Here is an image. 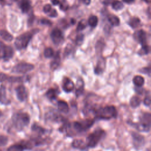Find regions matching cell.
<instances>
[{
    "label": "cell",
    "mask_w": 151,
    "mask_h": 151,
    "mask_svg": "<svg viewBox=\"0 0 151 151\" xmlns=\"http://www.w3.org/2000/svg\"><path fill=\"white\" fill-rule=\"evenodd\" d=\"M10 102V100H9L6 97L5 86L1 85L0 86V103L2 104H9Z\"/></svg>",
    "instance_id": "cell-16"
},
{
    "label": "cell",
    "mask_w": 151,
    "mask_h": 151,
    "mask_svg": "<svg viewBox=\"0 0 151 151\" xmlns=\"http://www.w3.org/2000/svg\"><path fill=\"white\" fill-rule=\"evenodd\" d=\"M34 65L27 63H20L15 65L12 69V72L17 74H25L33 70Z\"/></svg>",
    "instance_id": "cell-7"
},
{
    "label": "cell",
    "mask_w": 151,
    "mask_h": 151,
    "mask_svg": "<svg viewBox=\"0 0 151 151\" xmlns=\"http://www.w3.org/2000/svg\"><path fill=\"white\" fill-rule=\"evenodd\" d=\"M48 15L50 17H55L57 15V12L54 9H52L51 11L48 13Z\"/></svg>",
    "instance_id": "cell-40"
},
{
    "label": "cell",
    "mask_w": 151,
    "mask_h": 151,
    "mask_svg": "<svg viewBox=\"0 0 151 151\" xmlns=\"http://www.w3.org/2000/svg\"><path fill=\"white\" fill-rule=\"evenodd\" d=\"M88 24L92 28L96 27L98 24V18L95 15L90 17L88 19Z\"/></svg>",
    "instance_id": "cell-28"
},
{
    "label": "cell",
    "mask_w": 151,
    "mask_h": 151,
    "mask_svg": "<svg viewBox=\"0 0 151 151\" xmlns=\"http://www.w3.org/2000/svg\"><path fill=\"white\" fill-rule=\"evenodd\" d=\"M86 27V22L84 20H81V21H80L77 25V31H80L83 30Z\"/></svg>",
    "instance_id": "cell-34"
},
{
    "label": "cell",
    "mask_w": 151,
    "mask_h": 151,
    "mask_svg": "<svg viewBox=\"0 0 151 151\" xmlns=\"http://www.w3.org/2000/svg\"><path fill=\"white\" fill-rule=\"evenodd\" d=\"M128 123L134 126L140 132H149L150 130L151 115L149 113H145L139 117V122L138 123Z\"/></svg>",
    "instance_id": "cell-4"
},
{
    "label": "cell",
    "mask_w": 151,
    "mask_h": 151,
    "mask_svg": "<svg viewBox=\"0 0 151 151\" xmlns=\"http://www.w3.org/2000/svg\"><path fill=\"white\" fill-rule=\"evenodd\" d=\"M32 130L35 132H37L38 133H40V134H44L45 132V130L42 128V127L37 125V124H34L32 126V128H31Z\"/></svg>",
    "instance_id": "cell-31"
},
{
    "label": "cell",
    "mask_w": 151,
    "mask_h": 151,
    "mask_svg": "<svg viewBox=\"0 0 151 151\" xmlns=\"http://www.w3.org/2000/svg\"><path fill=\"white\" fill-rule=\"evenodd\" d=\"M143 1H145V2H146V3H150L151 0H143Z\"/></svg>",
    "instance_id": "cell-45"
},
{
    "label": "cell",
    "mask_w": 151,
    "mask_h": 151,
    "mask_svg": "<svg viewBox=\"0 0 151 151\" xmlns=\"http://www.w3.org/2000/svg\"><path fill=\"white\" fill-rule=\"evenodd\" d=\"M108 21L112 26H118L120 24L119 18L114 15H110L108 17Z\"/></svg>",
    "instance_id": "cell-25"
},
{
    "label": "cell",
    "mask_w": 151,
    "mask_h": 151,
    "mask_svg": "<svg viewBox=\"0 0 151 151\" xmlns=\"http://www.w3.org/2000/svg\"><path fill=\"white\" fill-rule=\"evenodd\" d=\"M19 8L23 13H27L31 8L29 1L28 0H21L19 2Z\"/></svg>",
    "instance_id": "cell-20"
},
{
    "label": "cell",
    "mask_w": 151,
    "mask_h": 151,
    "mask_svg": "<svg viewBox=\"0 0 151 151\" xmlns=\"http://www.w3.org/2000/svg\"><path fill=\"white\" fill-rule=\"evenodd\" d=\"M0 1H2H2H4V0H0Z\"/></svg>",
    "instance_id": "cell-48"
},
{
    "label": "cell",
    "mask_w": 151,
    "mask_h": 151,
    "mask_svg": "<svg viewBox=\"0 0 151 151\" xmlns=\"http://www.w3.org/2000/svg\"><path fill=\"white\" fill-rule=\"evenodd\" d=\"M51 2L52 3V4L54 5H57L60 4L59 0H51Z\"/></svg>",
    "instance_id": "cell-42"
},
{
    "label": "cell",
    "mask_w": 151,
    "mask_h": 151,
    "mask_svg": "<svg viewBox=\"0 0 151 151\" xmlns=\"http://www.w3.org/2000/svg\"><path fill=\"white\" fill-rule=\"evenodd\" d=\"M17 1V0H10L11 2H15V1Z\"/></svg>",
    "instance_id": "cell-46"
},
{
    "label": "cell",
    "mask_w": 151,
    "mask_h": 151,
    "mask_svg": "<svg viewBox=\"0 0 151 151\" xmlns=\"http://www.w3.org/2000/svg\"><path fill=\"white\" fill-rule=\"evenodd\" d=\"M1 115H2V113H1V111H0V116H1Z\"/></svg>",
    "instance_id": "cell-47"
},
{
    "label": "cell",
    "mask_w": 151,
    "mask_h": 151,
    "mask_svg": "<svg viewBox=\"0 0 151 151\" xmlns=\"http://www.w3.org/2000/svg\"><path fill=\"white\" fill-rule=\"evenodd\" d=\"M38 31V29H32L30 31L26 32L17 37L15 39L14 44L18 50L25 49L27 47L29 42L35 34Z\"/></svg>",
    "instance_id": "cell-2"
},
{
    "label": "cell",
    "mask_w": 151,
    "mask_h": 151,
    "mask_svg": "<svg viewBox=\"0 0 151 151\" xmlns=\"http://www.w3.org/2000/svg\"><path fill=\"white\" fill-rule=\"evenodd\" d=\"M40 22L42 24H44V25H49V26L52 25V22L50 20L47 19H44V18L42 19H41Z\"/></svg>",
    "instance_id": "cell-39"
},
{
    "label": "cell",
    "mask_w": 151,
    "mask_h": 151,
    "mask_svg": "<svg viewBox=\"0 0 151 151\" xmlns=\"http://www.w3.org/2000/svg\"><path fill=\"white\" fill-rule=\"evenodd\" d=\"M60 9L63 10V11H65L68 9V5H66V3L65 4H62L61 5H60Z\"/></svg>",
    "instance_id": "cell-41"
},
{
    "label": "cell",
    "mask_w": 151,
    "mask_h": 151,
    "mask_svg": "<svg viewBox=\"0 0 151 151\" xmlns=\"http://www.w3.org/2000/svg\"><path fill=\"white\" fill-rule=\"evenodd\" d=\"M149 51H150L149 46L147 44H145V45H142V47H141L140 50L139 51L138 54L140 55H143L149 54Z\"/></svg>",
    "instance_id": "cell-30"
},
{
    "label": "cell",
    "mask_w": 151,
    "mask_h": 151,
    "mask_svg": "<svg viewBox=\"0 0 151 151\" xmlns=\"http://www.w3.org/2000/svg\"><path fill=\"white\" fill-rule=\"evenodd\" d=\"M62 88L64 91L70 93L74 89L75 85L71 80L68 77H65L63 81Z\"/></svg>",
    "instance_id": "cell-14"
},
{
    "label": "cell",
    "mask_w": 151,
    "mask_h": 151,
    "mask_svg": "<svg viewBox=\"0 0 151 151\" xmlns=\"http://www.w3.org/2000/svg\"><path fill=\"white\" fill-rule=\"evenodd\" d=\"M140 72H142L144 74H147L149 76H150V66H149L147 67L143 68L142 69H141Z\"/></svg>",
    "instance_id": "cell-36"
},
{
    "label": "cell",
    "mask_w": 151,
    "mask_h": 151,
    "mask_svg": "<svg viewBox=\"0 0 151 151\" xmlns=\"http://www.w3.org/2000/svg\"><path fill=\"white\" fill-rule=\"evenodd\" d=\"M122 1L126 4H132L134 1V0H122Z\"/></svg>",
    "instance_id": "cell-43"
},
{
    "label": "cell",
    "mask_w": 151,
    "mask_h": 151,
    "mask_svg": "<svg viewBox=\"0 0 151 151\" xmlns=\"http://www.w3.org/2000/svg\"><path fill=\"white\" fill-rule=\"evenodd\" d=\"M132 138H133V143L134 146L136 149H139L145 145V140L143 136L140 135V134L135 132H133L132 133Z\"/></svg>",
    "instance_id": "cell-11"
},
{
    "label": "cell",
    "mask_w": 151,
    "mask_h": 151,
    "mask_svg": "<svg viewBox=\"0 0 151 151\" xmlns=\"http://www.w3.org/2000/svg\"><path fill=\"white\" fill-rule=\"evenodd\" d=\"M133 84L137 87H142L145 83V79L141 76H136L133 78Z\"/></svg>",
    "instance_id": "cell-22"
},
{
    "label": "cell",
    "mask_w": 151,
    "mask_h": 151,
    "mask_svg": "<svg viewBox=\"0 0 151 151\" xmlns=\"http://www.w3.org/2000/svg\"><path fill=\"white\" fill-rule=\"evenodd\" d=\"M71 145L73 147L79 149H85L87 147L86 144H84V142L80 139H76L73 140Z\"/></svg>",
    "instance_id": "cell-21"
},
{
    "label": "cell",
    "mask_w": 151,
    "mask_h": 151,
    "mask_svg": "<svg viewBox=\"0 0 151 151\" xmlns=\"http://www.w3.org/2000/svg\"><path fill=\"white\" fill-rule=\"evenodd\" d=\"M84 88V83L81 78H79L77 81L76 85V95L77 97L80 96L83 92Z\"/></svg>",
    "instance_id": "cell-17"
},
{
    "label": "cell",
    "mask_w": 151,
    "mask_h": 151,
    "mask_svg": "<svg viewBox=\"0 0 151 151\" xmlns=\"http://www.w3.org/2000/svg\"><path fill=\"white\" fill-rule=\"evenodd\" d=\"M128 24L131 28H136L140 24V20L137 17H133L129 21Z\"/></svg>",
    "instance_id": "cell-26"
},
{
    "label": "cell",
    "mask_w": 151,
    "mask_h": 151,
    "mask_svg": "<svg viewBox=\"0 0 151 151\" xmlns=\"http://www.w3.org/2000/svg\"><path fill=\"white\" fill-rule=\"evenodd\" d=\"M12 120L15 128L18 131H21L28 125L30 118L26 113H17L12 116Z\"/></svg>",
    "instance_id": "cell-3"
},
{
    "label": "cell",
    "mask_w": 151,
    "mask_h": 151,
    "mask_svg": "<svg viewBox=\"0 0 151 151\" xmlns=\"http://www.w3.org/2000/svg\"><path fill=\"white\" fill-rule=\"evenodd\" d=\"M0 36L6 41H11L13 40V36L7 31L4 29L0 31Z\"/></svg>",
    "instance_id": "cell-24"
},
{
    "label": "cell",
    "mask_w": 151,
    "mask_h": 151,
    "mask_svg": "<svg viewBox=\"0 0 151 151\" xmlns=\"http://www.w3.org/2000/svg\"><path fill=\"white\" fill-rule=\"evenodd\" d=\"M92 111L96 117L103 120H110L117 116V111L114 106H106L98 109L94 107Z\"/></svg>",
    "instance_id": "cell-1"
},
{
    "label": "cell",
    "mask_w": 151,
    "mask_h": 151,
    "mask_svg": "<svg viewBox=\"0 0 151 151\" xmlns=\"http://www.w3.org/2000/svg\"><path fill=\"white\" fill-rule=\"evenodd\" d=\"M45 95H46L48 99H50L51 100H55L57 98V92L54 88H50L46 92Z\"/></svg>",
    "instance_id": "cell-27"
},
{
    "label": "cell",
    "mask_w": 151,
    "mask_h": 151,
    "mask_svg": "<svg viewBox=\"0 0 151 151\" xmlns=\"http://www.w3.org/2000/svg\"><path fill=\"white\" fill-rule=\"evenodd\" d=\"M130 104L133 108L137 107L141 104V99L138 96H134L131 98L130 100Z\"/></svg>",
    "instance_id": "cell-23"
},
{
    "label": "cell",
    "mask_w": 151,
    "mask_h": 151,
    "mask_svg": "<svg viewBox=\"0 0 151 151\" xmlns=\"http://www.w3.org/2000/svg\"><path fill=\"white\" fill-rule=\"evenodd\" d=\"M81 1L86 5H89L91 1V0H81Z\"/></svg>",
    "instance_id": "cell-44"
},
{
    "label": "cell",
    "mask_w": 151,
    "mask_h": 151,
    "mask_svg": "<svg viewBox=\"0 0 151 151\" xmlns=\"http://www.w3.org/2000/svg\"><path fill=\"white\" fill-rule=\"evenodd\" d=\"M134 39L141 45L147 44V35L146 32L143 29H139L136 31L133 35Z\"/></svg>",
    "instance_id": "cell-10"
},
{
    "label": "cell",
    "mask_w": 151,
    "mask_h": 151,
    "mask_svg": "<svg viewBox=\"0 0 151 151\" xmlns=\"http://www.w3.org/2000/svg\"><path fill=\"white\" fill-rule=\"evenodd\" d=\"M51 9H52L51 6L50 4H46L45 5H44L43 8V11L45 14H48L51 11Z\"/></svg>",
    "instance_id": "cell-37"
},
{
    "label": "cell",
    "mask_w": 151,
    "mask_h": 151,
    "mask_svg": "<svg viewBox=\"0 0 151 151\" xmlns=\"http://www.w3.org/2000/svg\"><path fill=\"white\" fill-rule=\"evenodd\" d=\"M50 36L52 42L56 45H58L61 43L64 40V36L62 31L57 28H55L52 30Z\"/></svg>",
    "instance_id": "cell-9"
},
{
    "label": "cell",
    "mask_w": 151,
    "mask_h": 151,
    "mask_svg": "<svg viewBox=\"0 0 151 151\" xmlns=\"http://www.w3.org/2000/svg\"><path fill=\"white\" fill-rule=\"evenodd\" d=\"M8 142L7 137L4 135H0V146H5Z\"/></svg>",
    "instance_id": "cell-35"
},
{
    "label": "cell",
    "mask_w": 151,
    "mask_h": 151,
    "mask_svg": "<svg viewBox=\"0 0 151 151\" xmlns=\"http://www.w3.org/2000/svg\"><path fill=\"white\" fill-rule=\"evenodd\" d=\"M112 8L116 10V11H118V10H120L122 9L124 5H123V2H122L121 1H118V0H115L114 1H113L112 2Z\"/></svg>",
    "instance_id": "cell-29"
},
{
    "label": "cell",
    "mask_w": 151,
    "mask_h": 151,
    "mask_svg": "<svg viewBox=\"0 0 151 151\" xmlns=\"http://www.w3.org/2000/svg\"><path fill=\"white\" fill-rule=\"evenodd\" d=\"M32 145L31 143L27 142H21L20 143H17L10 146L8 150H23L25 149H31L32 148Z\"/></svg>",
    "instance_id": "cell-13"
},
{
    "label": "cell",
    "mask_w": 151,
    "mask_h": 151,
    "mask_svg": "<svg viewBox=\"0 0 151 151\" xmlns=\"http://www.w3.org/2000/svg\"><path fill=\"white\" fill-rule=\"evenodd\" d=\"M58 109L62 113H67L69 111V106L67 102L63 100H59L57 102Z\"/></svg>",
    "instance_id": "cell-19"
},
{
    "label": "cell",
    "mask_w": 151,
    "mask_h": 151,
    "mask_svg": "<svg viewBox=\"0 0 151 151\" xmlns=\"http://www.w3.org/2000/svg\"><path fill=\"white\" fill-rule=\"evenodd\" d=\"M84 41V35L82 34H80L77 35L76 37L75 42L77 45H80Z\"/></svg>",
    "instance_id": "cell-33"
},
{
    "label": "cell",
    "mask_w": 151,
    "mask_h": 151,
    "mask_svg": "<svg viewBox=\"0 0 151 151\" xmlns=\"http://www.w3.org/2000/svg\"><path fill=\"white\" fill-rule=\"evenodd\" d=\"M105 60L103 57L100 58L97 64L94 69V71L96 74L100 75L103 73L105 68Z\"/></svg>",
    "instance_id": "cell-15"
},
{
    "label": "cell",
    "mask_w": 151,
    "mask_h": 151,
    "mask_svg": "<svg viewBox=\"0 0 151 151\" xmlns=\"http://www.w3.org/2000/svg\"><path fill=\"white\" fill-rule=\"evenodd\" d=\"M17 99L20 101H24L27 98V91L26 88L23 85H19L15 88Z\"/></svg>",
    "instance_id": "cell-12"
},
{
    "label": "cell",
    "mask_w": 151,
    "mask_h": 151,
    "mask_svg": "<svg viewBox=\"0 0 151 151\" xmlns=\"http://www.w3.org/2000/svg\"><path fill=\"white\" fill-rule=\"evenodd\" d=\"M144 104L146 106H149L150 104V97L149 96H147L145 97L144 100H143Z\"/></svg>",
    "instance_id": "cell-38"
},
{
    "label": "cell",
    "mask_w": 151,
    "mask_h": 151,
    "mask_svg": "<svg viewBox=\"0 0 151 151\" xmlns=\"http://www.w3.org/2000/svg\"><path fill=\"white\" fill-rule=\"evenodd\" d=\"M60 61H61V58H60V52H59V51H58L54 55L53 60L50 64L51 68L52 70H54L56 68H57L58 67V66L60 65Z\"/></svg>",
    "instance_id": "cell-18"
},
{
    "label": "cell",
    "mask_w": 151,
    "mask_h": 151,
    "mask_svg": "<svg viewBox=\"0 0 151 151\" xmlns=\"http://www.w3.org/2000/svg\"><path fill=\"white\" fill-rule=\"evenodd\" d=\"M93 119H86L80 122H74L73 124L74 130L78 133L86 131L90 128L94 124Z\"/></svg>",
    "instance_id": "cell-6"
},
{
    "label": "cell",
    "mask_w": 151,
    "mask_h": 151,
    "mask_svg": "<svg viewBox=\"0 0 151 151\" xmlns=\"http://www.w3.org/2000/svg\"><path fill=\"white\" fill-rule=\"evenodd\" d=\"M105 132L100 128L96 129L92 133L90 134L87 139L86 145L88 147H96L99 142L105 136Z\"/></svg>",
    "instance_id": "cell-5"
},
{
    "label": "cell",
    "mask_w": 151,
    "mask_h": 151,
    "mask_svg": "<svg viewBox=\"0 0 151 151\" xmlns=\"http://www.w3.org/2000/svg\"><path fill=\"white\" fill-rule=\"evenodd\" d=\"M14 55V50L10 46L6 45L0 41V58L5 61L11 59Z\"/></svg>",
    "instance_id": "cell-8"
},
{
    "label": "cell",
    "mask_w": 151,
    "mask_h": 151,
    "mask_svg": "<svg viewBox=\"0 0 151 151\" xmlns=\"http://www.w3.org/2000/svg\"><path fill=\"white\" fill-rule=\"evenodd\" d=\"M44 55L45 58H51L54 55V50L51 48H47L44 51Z\"/></svg>",
    "instance_id": "cell-32"
}]
</instances>
